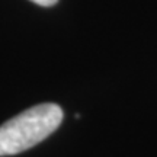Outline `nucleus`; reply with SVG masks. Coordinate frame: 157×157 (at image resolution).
<instances>
[{"label":"nucleus","instance_id":"nucleus-2","mask_svg":"<svg viewBox=\"0 0 157 157\" xmlns=\"http://www.w3.org/2000/svg\"><path fill=\"white\" fill-rule=\"evenodd\" d=\"M31 2H34V3H36L39 6H44V7H50V6L56 5L58 0H31Z\"/></svg>","mask_w":157,"mask_h":157},{"label":"nucleus","instance_id":"nucleus-1","mask_svg":"<svg viewBox=\"0 0 157 157\" xmlns=\"http://www.w3.org/2000/svg\"><path fill=\"white\" fill-rule=\"evenodd\" d=\"M63 121L61 108L41 103L0 125V156L17 154L45 140Z\"/></svg>","mask_w":157,"mask_h":157}]
</instances>
